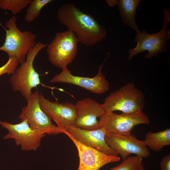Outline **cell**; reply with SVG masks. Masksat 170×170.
Returning <instances> with one entry per match:
<instances>
[{"label":"cell","mask_w":170,"mask_h":170,"mask_svg":"<svg viewBox=\"0 0 170 170\" xmlns=\"http://www.w3.org/2000/svg\"><path fill=\"white\" fill-rule=\"evenodd\" d=\"M63 133L72 141L78 150L79 163L77 170H99L107 164L120 160L121 157L118 156L108 155L83 144L66 131Z\"/></svg>","instance_id":"13"},{"label":"cell","mask_w":170,"mask_h":170,"mask_svg":"<svg viewBox=\"0 0 170 170\" xmlns=\"http://www.w3.org/2000/svg\"><path fill=\"white\" fill-rule=\"evenodd\" d=\"M103 63L97 75L94 77H82L72 75L67 67L63 68L59 74L50 80L51 83H65L83 88L93 93L101 94L109 89V83L102 71Z\"/></svg>","instance_id":"10"},{"label":"cell","mask_w":170,"mask_h":170,"mask_svg":"<svg viewBox=\"0 0 170 170\" xmlns=\"http://www.w3.org/2000/svg\"><path fill=\"white\" fill-rule=\"evenodd\" d=\"M31 0H0V8L8 10L15 15L29 5Z\"/></svg>","instance_id":"19"},{"label":"cell","mask_w":170,"mask_h":170,"mask_svg":"<svg viewBox=\"0 0 170 170\" xmlns=\"http://www.w3.org/2000/svg\"><path fill=\"white\" fill-rule=\"evenodd\" d=\"M75 105L76 113L73 126L89 131L99 128V121L97 118L105 114L102 104L87 97L78 100Z\"/></svg>","instance_id":"14"},{"label":"cell","mask_w":170,"mask_h":170,"mask_svg":"<svg viewBox=\"0 0 170 170\" xmlns=\"http://www.w3.org/2000/svg\"><path fill=\"white\" fill-rule=\"evenodd\" d=\"M19 63L14 57H9L6 63L0 67V76L4 74L12 75L13 74Z\"/></svg>","instance_id":"21"},{"label":"cell","mask_w":170,"mask_h":170,"mask_svg":"<svg viewBox=\"0 0 170 170\" xmlns=\"http://www.w3.org/2000/svg\"><path fill=\"white\" fill-rule=\"evenodd\" d=\"M77 37L71 31L58 32L48 46V59L53 65L62 69L71 63L77 53Z\"/></svg>","instance_id":"6"},{"label":"cell","mask_w":170,"mask_h":170,"mask_svg":"<svg viewBox=\"0 0 170 170\" xmlns=\"http://www.w3.org/2000/svg\"><path fill=\"white\" fill-rule=\"evenodd\" d=\"M170 10L164 8L163 11L164 19L163 26L161 29L154 34H150L145 30L136 32L134 41L137 43L134 48L129 49L128 59L131 60L133 56L147 50L145 55L146 59L157 56L167 50V46L170 39V29L167 31V27L170 21Z\"/></svg>","instance_id":"3"},{"label":"cell","mask_w":170,"mask_h":170,"mask_svg":"<svg viewBox=\"0 0 170 170\" xmlns=\"http://www.w3.org/2000/svg\"><path fill=\"white\" fill-rule=\"evenodd\" d=\"M145 104L144 95L133 82H128L106 97L102 105L105 113L119 110L126 114L143 112Z\"/></svg>","instance_id":"2"},{"label":"cell","mask_w":170,"mask_h":170,"mask_svg":"<svg viewBox=\"0 0 170 170\" xmlns=\"http://www.w3.org/2000/svg\"><path fill=\"white\" fill-rule=\"evenodd\" d=\"M67 132L83 144L94 148L107 155L118 156V154L110 148L105 140L106 131L103 128L93 130H86L73 125L68 127Z\"/></svg>","instance_id":"15"},{"label":"cell","mask_w":170,"mask_h":170,"mask_svg":"<svg viewBox=\"0 0 170 170\" xmlns=\"http://www.w3.org/2000/svg\"><path fill=\"white\" fill-rule=\"evenodd\" d=\"M105 1L109 7H113L116 5V0H106Z\"/></svg>","instance_id":"23"},{"label":"cell","mask_w":170,"mask_h":170,"mask_svg":"<svg viewBox=\"0 0 170 170\" xmlns=\"http://www.w3.org/2000/svg\"><path fill=\"white\" fill-rule=\"evenodd\" d=\"M39 94L37 90L32 92L26 100L27 105L22 108L19 118L21 121L26 120L31 128L42 133L54 135L61 133L41 109Z\"/></svg>","instance_id":"7"},{"label":"cell","mask_w":170,"mask_h":170,"mask_svg":"<svg viewBox=\"0 0 170 170\" xmlns=\"http://www.w3.org/2000/svg\"><path fill=\"white\" fill-rule=\"evenodd\" d=\"M133 170H145L142 164L140 165L135 167Z\"/></svg>","instance_id":"24"},{"label":"cell","mask_w":170,"mask_h":170,"mask_svg":"<svg viewBox=\"0 0 170 170\" xmlns=\"http://www.w3.org/2000/svg\"><path fill=\"white\" fill-rule=\"evenodd\" d=\"M47 45L41 42H36L28 53L25 61L17 67L9 79L12 90L19 92L26 100L32 93V89L41 84L39 74L33 64L38 54Z\"/></svg>","instance_id":"4"},{"label":"cell","mask_w":170,"mask_h":170,"mask_svg":"<svg viewBox=\"0 0 170 170\" xmlns=\"http://www.w3.org/2000/svg\"><path fill=\"white\" fill-rule=\"evenodd\" d=\"M143 158L136 156H128L119 165L110 168V170H133L137 166L142 164Z\"/></svg>","instance_id":"20"},{"label":"cell","mask_w":170,"mask_h":170,"mask_svg":"<svg viewBox=\"0 0 170 170\" xmlns=\"http://www.w3.org/2000/svg\"><path fill=\"white\" fill-rule=\"evenodd\" d=\"M39 100L40 107L51 120H54L61 133L66 131L67 127L73 125L76 116L75 104L66 102L60 103L52 102L40 93Z\"/></svg>","instance_id":"11"},{"label":"cell","mask_w":170,"mask_h":170,"mask_svg":"<svg viewBox=\"0 0 170 170\" xmlns=\"http://www.w3.org/2000/svg\"><path fill=\"white\" fill-rule=\"evenodd\" d=\"M105 138L107 144L119 155L123 160L131 154L142 158L150 155L144 141L138 139L133 134L123 135L106 133Z\"/></svg>","instance_id":"12"},{"label":"cell","mask_w":170,"mask_h":170,"mask_svg":"<svg viewBox=\"0 0 170 170\" xmlns=\"http://www.w3.org/2000/svg\"><path fill=\"white\" fill-rule=\"evenodd\" d=\"M161 170H170V154L165 155L161 159L160 162Z\"/></svg>","instance_id":"22"},{"label":"cell","mask_w":170,"mask_h":170,"mask_svg":"<svg viewBox=\"0 0 170 170\" xmlns=\"http://www.w3.org/2000/svg\"><path fill=\"white\" fill-rule=\"evenodd\" d=\"M141 0H116L120 15L123 23L134 30L139 31L136 23L135 17L137 7Z\"/></svg>","instance_id":"16"},{"label":"cell","mask_w":170,"mask_h":170,"mask_svg":"<svg viewBox=\"0 0 170 170\" xmlns=\"http://www.w3.org/2000/svg\"><path fill=\"white\" fill-rule=\"evenodd\" d=\"M150 123L148 116L143 112L121 114L112 112L105 113L99 118V128H104L106 133L128 135L135 126L139 124L149 125Z\"/></svg>","instance_id":"8"},{"label":"cell","mask_w":170,"mask_h":170,"mask_svg":"<svg viewBox=\"0 0 170 170\" xmlns=\"http://www.w3.org/2000/svg\"><path fill=\"white\" fill-rule=\"evenodd\" d=\"M144 141L150 149L159 152L164 147L170 145V128L157 132L150 131L146 134Z\"/></svg>","instance_id":"17"},{"label":"cell","mask_w":170,"mask_h":170,"mask_svg":"<svg viewBox=\"0 0 170 170\" xmlns=\"http://www.w3.org/2000/svg\"><path fill=\"white\" fill-rule=\"evenodd\" d=\"M52 0H33L31 1L24 16V20L27 23L32 22L39 16L42 9Z\"/></svg>","instance_id":"18"},{"label":"cell","mask_w":170,"mask_h":170,"mask_svg":"<svg viewBox=\"0 0 170 170\" xmlns=\"http://www.w3.org/2000/svg\"><path fill=\"white\" fill-rule=\"evenodd\" d=\"M0 125L8 131L3 139H14L16 144L24 151L36 150L46 135L32 129L25 120L15 124L0 120Z\"/></svg>","instance_id":"9"},{"label":"cell","mask_w":170,"mask_h":170,"mask_svg":"<svg viewBox=\"0 0 170 170\" xmlns=\"http://www.w3.org/2000/svg\"><path fill=\"white\" fill-rule=\"evenodd\" d=\"M58 20L76 35L83 45L93 46L106 37L107 31L90 14L83 12L73 3L63 4L58 9Z\"/></svg>","instance_id":"1"},{"label":"cell","mask_w":170,"mask_h":170,"mask_svg":"<svg viewBox=\"0 0 170 170\" xmlns=\"http://www.w3.org/2000/svg\"><path fill=\"white\" fill-rule=\"evenodd\" d=\"M17 19L13 15L6 22L7 29L3 27L5 38L0 51L6 53L9 57H15L21 64L25 61L28 53L36 43V36L29 31H21L16 25Z\"/></svg>","instance_id":"5"}]
</instances>
